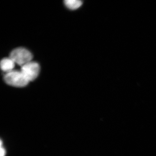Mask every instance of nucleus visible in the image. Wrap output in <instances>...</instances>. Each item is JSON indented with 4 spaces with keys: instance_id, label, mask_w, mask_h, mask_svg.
Returning a JSON list of instances; mask_svg holds the SVG:
<instances>
[{
    "instance_id": "f257e3e1",
    "label": "nucleus",
    "mask_w": 156,
    "mask_h": 156,
    "mask_svg": "<svg viewBox=\"0 0 156 156\" xmlns=\"http://www.w3.org/2000/svg\"><path fill=\"white\" fill-rule=\"evenodd\" d=\"M4 80L10 86L17 87H25L29 82L21 71H17L13 70L7 73L4 77Z\"/></svg>"
},
{
    "instance_id": "f03ea898",
    "label": "nucleus",
    "mask_w": 156,
    "mask_h": 156,
    "mask_svg": "<svg viewBox=\"0 0 156 156\" xmlns=\"http://www.w3.org/2000/svg\"><path fill=\"white\" fill-rule=\"evenodd\" d=\"M10 58L14 62L23 66L31 61L33 55L29 50L25 48H18L14 49L10 54Z\"/></svg>"
},
{
    "instance_id": "7ed1b4c3",
    "label": "nucleus",
    "mask_w": 156,
    "mask_h": 156,
    "mask_svg": "<svg viewBox=\"0 0 156 156\" xmlns=\"http://www.w3.org/2000/svg\"><path fill=\"white\" fill-rule=\"evenodd\" d=\"M21 72L29 81H33L38 75L40 66L37 62L30 61L22 66Z\"/></svg>"
},
{
    "instance_id": "20e7f679",
    "label": "nucleus",
    "mask_w": 156,
    "mask_h": 156,
    "mask_svg": "<svg viewBox=\"0 0 156 156\" xmlns=\"http://www.w3.org/2000/svg\"><path fill=\"white\" fill-rule=\"evenodd\" d=\"M1 67L3 71L7 73L13 71L14 67V62L11 58H4L1 62Z\"/></svg>"
},
{
    "instance_id": "39448f33",
    "label": "nucleus",
    "mask_w": 156,
    "mask_h": 156,
    "mask_svg": "<svg viewBox=\"0 0 156 156\" xmlns=\"http://www.w3.org/2000/svg\"><path fill=\"white\" fill-rule=\"evenodd\" d=\"M64 2L66 7L72 10L77 9L82 5V2L79 0H66Z\"/></svg>"
},
{
    "instance_id": "423d86ee",
    "label": "nucleus",
    "mask_w": 156,
    "mask_h": 156,
    "mask_svg": "<svg viewBox=\"0 0 156 156\" xmlns=\"http://www.w3.org/2000/svg\"><path fill=\"white\" fill-rule=\"evenodd\" d=\"M1 141V150H0V156H5L6 154L5 150L2 147V143Z\"/></svg>"
}]
</instances>
